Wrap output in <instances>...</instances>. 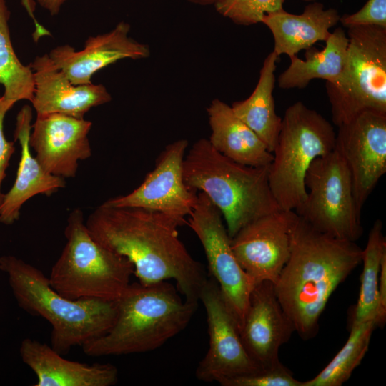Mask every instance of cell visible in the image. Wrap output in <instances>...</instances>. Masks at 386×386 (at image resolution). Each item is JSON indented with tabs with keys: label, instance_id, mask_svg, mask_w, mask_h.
<instances>
[{
	"label": "cell",
	"instance_id": "cell-3",
	"mask_svg": "<svg viewBox=\"0 0 386 386\" xmlns=\"http://www.w3.org/2000/svg\"><path fill=\"white\" fill-rule=\"evenodd\" d=\"M172 284L130 283L117 300L111 328L81 346L88 356L101 357L154 350L182 332L193 317L198 302L181 297Z\"/></svg>",
	"mask_w": 386,
	"mask_h": 386
},
{
	"label": "cell",
	"instance_id": "cell-23",
	"mask_svg": "<svg viewBox=\"0 0 386 386\" xmlns=\"http://www.w3.org/2000/svg\"><path fill=\"white\" fill-rule=\"evenodd\" d=\"M325 42L321 51L312 47L306 49L305 60L297 55L290 57V66L277 79L279 87L304 89L315 79L336 81L345 65L348 37L341 27H337Z\"/></svg>",
	"mask_w": 386,
	"mask_h": 386
},
{
	"label": "cell",
	"instance_id": "cell-36",
	"mask_svg": "<svg viewBox=\"0 0 386 386\" xmlns=\"http://www.w3.org/2000/svg\"><path fill=\"white\" fill-rule=\"evenodd\" d=\"M302 1H307V2H312V1H315L316 0H302Z\"/></svg>",
	"mask_w": 386,
	"mask_h": 386
},
{
	"label": "cell",
	"instance_id": "cell-29",
	"mask_svg": "<svg viewBox=\"0 0 386 386\" xmlns=\"http://www.w3.org/2000/svg\"><path fill=\"white\" fill-rule=\"evenodd\" d=\"M292 372L280 362L253 373L237 376L223 381L222 386H302Z\"/></svg>",
	"mask_w": 386,
	"mask_h": 386
},
{
	"label": "cell",
	"instance_id": "cell-19",
	"mask_svg": "<svg viewBox=\"0 0 386 386\" xmlns=\"http://www.w3.org/2000/svg\"><path fill=\"white\" fill-rule=\"evenodd\" d=\"M19 352L22 361L36 376L35 386H111L118 380V370L112 364L69 360L36 340H23Z\"/></svg>",
	"mask_w": 386,
	"mask_h": 386
},
{
	"label": "cell",
	"instance_id": "cell-35",
	"mask_svg": "<svg viewBox=\"0 0 386 386\" xmlns=\"http://www.w3.org/2000/svg\"><path fill=\"white\" fill-rule=\"evenodd\" d=\"M21 2L29 13L34 11L36 9V3L35 0H21Z\"/></svg>",
	"mask_w": 386,
	"mask_h": 386
},
{
	"label": "cell",
	"instance_id": "cell-7",
	"mask_svg": "<svg viewBox=\"0 0 386 386\" xmlns=\"http://www.w3.org/2000/svg\"><path fill=\"white\" fill-rule=\"evenodd\" d=\"M335 137L331 123L302 102L285 110L268 175L281 210L295 211L305 201L307 171L317 157L335 149Z\"/></svg>",
	"mask_w": 386,
	"mask_h": 386
},
{
	"label": "cell",
	"instance_id": "cell-24",
	"mask_svg": "<svg viewBox=\"0 0 386 386\" xmlns=\"http://www.w3.org/2000/svg\"><path fill=\"white\" fill-rule=\"evenodd\" d=\"M278 57L274 51L267 56L252 93L248 98L234 102L231 106L235 114L255 132L272 153L282 125L273 96Z\"/></svg>",
	"mask_w": 386,
	"mask_h": 386
},
{
	"label": "cell",
	"instance_id": "cell-33",
	"mask_svg": "<svg viewBox=\"0 0 386 386\" xmlns=\"http://www.w3.org/2000/svg\"><path fill=\"white\" fill-rule=\"evenodd\" d=\"M41 7L46 10L51 15H57L62 6L70 0H35Z\"/></svg>",
	"mask_w": 386,
	"mask_h": 386
},
{
	"label": "cell",
	"instance_id": "cell-34",
	"mask_svg": "<svg viewBox=\"0 0 386 386\" xmlns=\"http://www.w3.org/2000/svg\"><path fill=\"white\" fill-rule=\"evenodd\" d=\"M191 4L199 6H214L217 3L221 0H187Z\"/></svg>",
	"mask_w": 386,
	"mask_h": 386
},
{
	"label": "cell",
	"instance_id": "cell-15",
	"mask_svg": "<svg viewBox=\"0 0 386 386\" xmlns=\"http://www.w3.org/2000/svg\"><path fill=\"white\" fill-rule=\"evenodd\" d=\"M92 123L59 113L36 114L29 136L35 157L48 173L74 177L79 162L89 159L91 148L89 133Z\"/></svg>",
	"mask_w": 386,
	"mask_h": 386
},
{
	"label": "cell",
	"instance_id": "cell-1",
	"mask_svg": "<svg viewBox=\"0 0 386 386\" xmlns=\"http://www.w3.org/2000/svg\"><path fill=\"white\" fill-rule=\"evenodd\" d=\"M85 223L96 242L132 263L140 283L174 279L186 300H199L207 276L179 237L178 227L184 223L156 211L104 204Z\"/></svg>",
	"mask_w": 386,
	"mask_h": 386
},
{
	"label": "cell",
	"instance_id": "cell-31",
	"mask_svg": "<svg viewBox=\"0 0 386 386\" xmlns=\"http://www.w3.org/2000/svg\"><path fill=\"white\" fill-rule=\"evenodd\" d=\"M14 102L6 99L0 95V206L4 194L1 192V185L6 177V170L9 161L15 152L14 141H8L4 134V121L7 112L14 106Z\"/></svg>",
	"mask_w": 386,
	"mask_h": 386
},
{
	"label": "cell",
	"instance_id": "cell-21",
	"mask_svg": "<svg viewBox=\"0 0 386 386\" xmlns=\"http://www.w3.org/2000/svg\"><path fill=\"white\" fill-rule=\"evenodd\" d=\"M340 19L335 9H325L322 3L312 1L300 14L282 9L264 15L261 23L272 34L273 51L278 56L286 54L291 57L312 47L318 41H325L331 34L330 29Z\"/></svg>",
	"mask_w": 386,
	"mask_h": 386
},
{
	"label": "cell",
	"instance_id": "cell-28",
	"mask_svg": "<svg viewBox=\"0 0 386 386\" xmlns=\"http://www.w3.org/2000/svg\"><path fill=\"white\" fill-rule=\"evenodd\" d=\"M285 0H221L214 6L221 16L241 26L262 22L263 16L283 9Z\"/></svg>",
	"mask_w": 386,
	"mask_h": 386
},
{
	"label": "cell",
	"instance_id": "cell-30",
	"mask_svg": "<svg viewBox=\"0 0 386 386\" xmlns=\"http://www.w3.org/2000/svg\"><path fill=\"white\" fill-rule=\"evenodd\" d=\"M340 22L347 28L358 26L386 28V0H367L355 13L340 16Z\"/></svg>",
	"mask_w": 386,
	"mask_h": 386
},
{
	"label": "cell",
	"instance_id": "cell-5",
	"mask_svg": "<svg viewBox=\"0 0 386 386\" xmlns=\"http://www.w3.org/2000/svg\"><path fill=\"white\" fill-rule=\"evenodd\" d=\"M18 305L51 325V346L61 355L105 334L117 316V301L70 300L50 284L38 268L12 255L0 257Z\"/></svg>",
	"mask_w": 386,
	"mask_h": 386
},
{
	"label": "cell",
	"instance_id": "cell-12",
	"mask_svg": "<svg viewBox=\"0 0 386 386\" xmlns=\"http://www.w3.org/2000/svg\"><path fill=\"white\" fill-rule=\"evenodd\" d=\"M189 145L181 139L169 144L156 159L154 168L132 192L111 198L103 204L117 207H137L162 212L184 224L198 200V192L184 181L183 163Z\"/></svg>",
	"mask_w": 386,
	"mask_h": 386
},
{
	"label": "cell",
	"instance_id": "cell-8",
	"mask_svg": "<svg viewBox=\"0 0 386 386\" xmlns=\"http://www.w3.org/2000/svg\"><path fill=\"white\" fill-rule=\"evenodd\" d=\"M346 62L340 78L326 82L332 120L337 127L359 114H386V28H347Z\"/></svg>",
	"mask_w": 386,
	"mask_h": 386
},
{
	"label": "cell",
	"instance_id": "cell-14",
	"mask_svg": "<svg viewBox=\"0 0 386 386\" xmlns=\"http://www.w3.org/2000/svg\"><path fill=\"white\" fill-rule=\"evenodd\" d=\"M294 211H279L258 218L231 238L236 259L254 285L274 284L290 253V228Z\"/></svg>",
	"mask_w": 386,
	"mask_h": 386
},
{
	"label": "cell",
	"instance_id": "cell-18",
	"mask_svg": "<svg viewBox=\"0 0 386 386\" xmlns=\"http://www.w3.org/2000/svg\"><path fill=\"white\" fill-rule=\"evenodd\" d=\"M29 65L34 76L31 102L36 114L59 113L83 119L91 108L112 100L103 84H73L49 54L36 56Z\"/></svg>",
	"mask_w": 386,
	"mask_h": 386
},
{
	"label": "cell",
	"instance_id": "cell-25",
	"mask_svg": "<svg viewBox=\"0 0 386 386\" xmlns=\"http://www.w3.org/2000/svg\"><path fill=\"white\" fill-rule=\"evenodd\" d=\"M386 254V238L380 219L373 223L367 242L363 249L362 272L357 304L353 310L350 325L374 320L378 307V284L381 262Z\"/></svg>",
	"mask_w": 386,
	"mask_h": 386
},
{
	"label": "cell",
	"instance_id": "cell-22",
	"mask_svg": "<svg viewBox=\"0 0 386 386\" xmlns=\"http://www.w3.org/2000/svg\"><path fill=\"white\" fill-rule=\"evenodd\" d=\"M212 146L230 159L249 166H268L273 154L261 139L234 112L216 98L207 108Z\"/></svg>",
	"mask_w": 386,
	"mask_h": 386
},
{
	"label": "cell",
	"instance_id": "cell-32",
	"mask_svg": "<svg viewBox=\"0 0 386 386\" xmlns=\"http://www.w3.org/2000/svg\"><path fill=\"white\" fill-rule=\"evenodd\" d=\"M386 321V254L380 267L378 284V307L375 317L377 327H384Z\"/></svg>",
	"mask_w": 386,
	"mask_h": 386
},
{
	"label": "cell",
	"instance_id": "cell-4",
	"mask_svg": "<svg viewBox=\"0 0 386 386\" xmlns=\"http://www.w3.org/2000/svg\"><path fill=\"white\" fill-rule=\"evenodd\" d=\"M268 175L269 165L236 162L217 151L205 138L194 143L183 163L184 183L204 192L218 208L231 238L248 223L281 211Z\"/></svg>",
	"mask_w": 386,
	"mask_h": 386
},
{
	"label": "cell",
	"instance_id": "cell-26",
	"mask_svg": "<svg viewBox=\"0 0 386 386\" xmlns=\"http://www.w3.org/2000/svg\"><path fill=\"white\" fill-rule=\"evenodd\" d=\"M376 327L372 320L350 325V335L344 346L323 370L312 379L302 382V386L342 385L366 355Z\"/></svg>",
	"mask_w": 386,
	"mask_h": 386
},
{
	"label": "cell",
	"instance_id": "cell-13",
	"mask_svg": "<svg viewBox=\"0 0 386 386\" xmlns=\"http://www.w3.org/2000/svg\"><path fill=\"white\" fill-rule=\"evenodd\" d=\"M335 148L350 174L358 211L386 172V114L366 111L338 127Z\"/></svg>",
	"mask_w": 386,
	"mask_h": 386
},
{
	"label": "cell",
	"instance_id": "cell-16",
	"mask_svg": "<svg viewBox=\"0 0 386 386\" xmlns=\"http://www.w3.org/2000/svg\"><path fill=\"white\" fill-rule=\"evenodd\" d=\"M239 330L246 350L260 369L280 362V347L295 330L277 299L272 282L263 281L254 285Z\"/></svg>",
	"mask_w": 386,
	"mask_h": 386
},
{
	"label": "cell",
	"instance_id": "cell-2",
	"mask_svg": "<svg viewBox=\"0 0 386 386\" xmlns=\"http://www.w3.org/2000/svg\"><path fill=\"white\" fill-rule=\"evenodd\" d=\"M362 253L355 242L321 232L295 212L290 257L274 287L283 310L302 340L315 337L330 297L362 263Z\"/></svg>",
	"mask_w": 386,
	"mask_h": 386
},
{
	"label": "cell",
	"instance_id": "cell-20",
	"mask_svg": "<svg viewBox=\"0 0 386 386\" xmlns=\"http://www.w3.org/2000/svg\"><path fill=\"white\" fill-rule=\"evenodd\" d=\"M31 119V108L24 105L16 116L14 133V142L19 141L21 146L16 177L11 188L4 194L0 206V222L6 225L19 220L22 206L34 196H49L66 186L64 178L48 173L31 154L29 145Z\"/></svg>",
	"mask_w": 386,
	"mask_h": 386
},
{
	"label": "cell",
	"instance_id": "cell-17",
	"mask_svg": "<svg viewBox=\"0 0 386 386\" xmlns=\"http://www.w3.org/2000/svg\"><path fill=\"white\" fill-rule=\"evenodd\" d=\"M130 29V24L122 21L107 33L89 36L81 50L65 44L54 48L48 54L73 84H91L92 76L110 64L124 59L139 60L149 56V45L132 38Z\"/></svg>",
	"mask_w": 386,
	"mask_h": 386
},
{
	"label": "cell",
	"instance_id": "cell-27",
	"mask_svg": "<svg viewBox=\"0 0 386 386\" xmlns=\"http://www.w3.org/2000/svg\"><path fill=\"white\" fill-rule=\"evenodd\" d=\"M10 11L6 0H0V85L4 97L15 103L31 101L34 93V76L30 65H24L13 48L9 21Z\"/></svg>",
	"mask_w": 386,
	"mask_h": 386
},
{
	"label": "cell",
	"instance_id": "cell-11",
	"mask_svg": "<svg viewBox=\"0 0 386 386\" xmlns=\"http://www.w3.org/2000/svg\"><path fill=\"white\" fill-rule=\"evenodd\" d=\"M207 314L209 348L196 370L197 379L223 381L260 370L242 342L237 320L216 280L207 278L199 296Z\"/></svg>",
	"mask_w": 386,
	"mask_h": 386
},
{
	"label": "cell",
	"instance_id": "cell-10",
	"mask_svg": "<svg viewBox=\"0 0 386 386\" xmlns=\"http://www.w3.org/2000/svg\"><path fill=\"white\" fill-rule=\"evenodd\" d=\"M189 217L187 224L201 242L209 273L217 282L239 330L254 285L234 256L221 212L204 192H198L197 204Z\"/></svg>",
	"mask_w": 386,
	"mask_h": 386
},
{
	"label": "cell",
	"instance_id": "cell-6",
	"mask_svg": "<svg viewBox=\"0 0 386 386\" xmlns=\"http://www.w3.org/2000/svg\"><path fill=\"white\" fill-rule=\"evenodd\" d=\"M64 235L66 243L49 277L51 286L70 300L117 301L130 284L132 263L91 237L79 208L69 214Z\"/></svg>",
	"mask_w": 386,
	"mask_h": 386
},
{
	"label": "cell",
	"instance_id": "cell-9",
	"mask_svg": "<svg viewBox=\"0 0 386 386\" xmlns=\"http://www.w3.org/2000/svg\"><path fill=\"white\" fill-rule=\"evenodd\" d=\"M305 184L306 199L294 212L321 232L342 240L359 239L363 233L361 213L350 174L335 148L312 162Z\"/></svg>",
	"mask_w": 386,
	"mask_h": 386
}]
</instances>
